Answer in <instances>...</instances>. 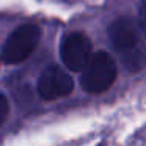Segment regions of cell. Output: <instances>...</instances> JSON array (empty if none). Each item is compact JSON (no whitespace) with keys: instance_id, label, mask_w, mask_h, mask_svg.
<instances>
[{"instance_id":"1","label":"cell","mask_w":146,"mask_h":146,"mask_svg":"<svg viewBox=\"0 0 146 146\" xmlns=\"http://www.w3.org/2000/svg\"><path fill=\"white\" fill-rule=\"evenodd\" d=\"M116 79V64L113 58L105 52H96L82 69L83 90L93 94L102 93L111 86Z\"/></svg>"},{"instance_id":"2","label":"cell","mask_w":146,"mask_h":146,"mask_svg":"<svg viewBox=\"0 0 146 146\" xmlns=\"http://www.w3.org/2000/svg\"><path fill=\"white\" fill-rule=\"evenodd\" d=\"M41 38V30L36 25L27 24L21 25L10 35L3 46V60L10 64L25 60L33 50Z\"/></svg>"},{"instance_id":"3","label":"cell","mask_w":146,"mask_h":146,"mask_svg":"<svg viewBox=\"0 0 146 146\" xmlns=\"http://www.w3.org/2000/svg\"><path fill=\"white\" fill-rule=\"evenodd\" d=\"M60 55L68 69L82 71L91 57V42L83 33H69L61 39Z\"/></svg>"},{"instance_id":"4","label":"cell","mask_w":146,"mask_h":146,"mask_svg":"<svg viewBox=\"0 0 146 146\" xmlns=\"http://www.w3.org/2000/svg\"><path fill=\"white\" fill-rule=\"evenodd\" d=\"M72 90V79L58 66H49L42 71L38 80V93L41 98L52 99L66 96Z\"/></svg>"},{"instance_id":"5","label":"cell","mask_w":146,"mask_h":146,"mask_svg":"<svg viewBox=\"0 0 146 146\" xmlns=\"http://www.w3.org/2000/svg\"><path fill=\"white\" fill-rule=\"evenodd\" d=\"M111 46L116 49L119 54L138 46V32H137L135 24L127 17L116 19L108 29Z\"/></svg>"},{"instance_id":"6","label":"cell","mask_w":146,"mask_h":146,"mask_svg":"<svg viewBox=\"0 0 146 146\" xmlns=\"http://www.w3.org/2000/svg\"><path fill=\"white\" fill-rule=\"evenodd\" d=\"M121 63L129 72H138L146 64V54L137 46L121 54Z\"/></svg>"},{"instance_id":"7","label":"cell","mask_w":146,"mask_h":146,"mask_svg":"<svg viewBox=\"0 0 146 146\" xmlns=\"http://www.w3.org/2000/svg\"><path fill=\"white\" fill-rule=\"evenodd\" d=\"M8 116V101L3 94H0V126Z\"/></svg>"},{"instance_id":"8","label":"cell","mask_w":146,"mask_h":146,"mask_svg":"<svg viewBox=\"0 0 146 146\" xmlns=\"http://www.w3.org/2000/svg\"><path fill=\"white\" fill-rule=\"evenodd\" d=\"M140 22H141V29L146 35V0L143 2L141 10H140Z\"/></svg>"}]
</instances>
